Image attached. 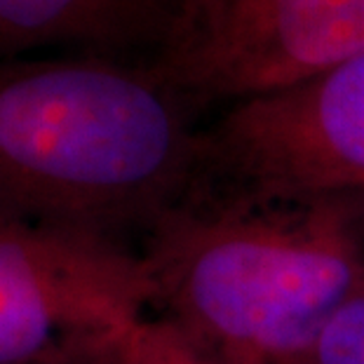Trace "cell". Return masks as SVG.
<instances>
[{
	"mask_svg": "<svg viewBox=\"0 0 364 364\" xmlns=\"http://www.w3.org/2000/svg\"><path fill=\"white\" fill-rule=\"evenodd\" d=\"M127 331L115 336L80 341V343L59 348V350L28 364H132L127 350Z\"/></svg>",
	"mask_w": 364,
	"mask_h": 364,
	"instance_id": "cell-9",
	"label": "cell"
},
{
	"mask_svg": "<svg viewBox=\"0 0 364 364\" xmlns=\"http://www.w3.org/2000/svg\"><path fill=\"white\" fill-rule=\"evenodd\" d=\"M364 54V0H179L156 61L203 111Z\"/></svg>",
	"mask_w": 364,
	"mask_h": 364,
	"instance_id": "cell-4",
	"label": "cell"
},
{
	"mask_svg": "<svg viewBox=\"0 0 364 364\" xmlns=\"http://www.w3.org/2000/svg\"><path fill=\"white\" fill-rule=\"evenodd\" d=\"M132 364H266L193 341L165 320L141 317L127 331Z\"/></svg>",
	"mask_w": 364,
	"mask_h": 364,
	"instance_id": "cell-7",
	"label": "cell"
},
{
	"mask_svg": "<svg viewBox=\"0 0 364 364\" xmlns=\"http://www.w3.org/2000/svg\"><path fill=\"white\" fill-rule=\"evenodd\" d=\"M362 196L364 54L205 122L193 196Z\"/></svg>",
	"mask_w": 364,
	"mask_h": 364,
	"instance_id": "cell-3",
	"label": "cell"
},
{
	"mask_svg": "<svg viewBox=\"0 0 364 364\" xmlns=\"http://www.w3.org/2000/svg\"><path fill=\"white\" fill-rule=\"evenodd\" d=\"M149 315L219 350L280 364L364 291L362 196H191L139 247Z\"/></svg>",
	"mask_w": 364,
	"mask_h": 364,
	"instance_id": "cell-2",
	"label": "cell"
},
{
	"mask_svg": "<svg viewBox=\"0 0 364 364\" xmlns=\"http://www.w3.org/2000/svg\"><path fill=\"white\" fill-rule=\"evenodd\" d=\"M149 308L151 280L136 250L0 219V364L122 334Z\"/></svg>",
	"mask_w": 364,
	"mask_h": 364,
	"instance_id": "cell-5",
	"label": "cell"
},
{
	"mask_svg": "<svg viewBox=\"0 0 364 364\" xmlns=\"http://www.w3.org/2000/svg\"><path fill=\"white\" fill-rule=\"evenodd\" d=\"M205 122L156 59H0V219L139 252L196 191Z\"/></svg>",
	"mask_w": 364,
	"mask_h": 364,
	"instance_id": "cell-1",
	"label": "cell"
},
{
	"mask_svg": "<svg viewBox=\"0 0 364 364\" xmlns=\"http://www.w3.org/2000/svg\"><path fill=\"white\" fill-rule=\"evenodd\" d=\"M280 364H364V291L331 320L313 348Z\"/></svg>",
	"mask_w": 364,
	"mask_h": 364,
	"instance_id": "cell-8",
	"label": "cell"
},
{
	"mask_svg": "<svg viewBox=\"0 0 364 364\" xmlns=\"http://www.w3.org/2000/svg\"><path fill=\"white\" fill-rule=\"evenodd\" d=\"M179 0H0V59L102 54L156 59Z\"/></svg>",
	"mask_w": 364,
	"mask_h": 364,
	"instance_id": "cell-6",
	"label": "cell"
}]
</instances>
